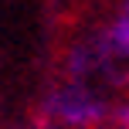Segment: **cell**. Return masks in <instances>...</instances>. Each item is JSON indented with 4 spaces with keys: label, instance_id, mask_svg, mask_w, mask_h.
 <instances>
[{
    "label": "cell",
    "instance_id": "obj_1",
    "mask_svg": "<svg viewBox=\"0 0 129 129\" xmlns=\"http://www.w3.org/2000/svg\"><path fill=\"white\" fill-rule=\"evenodd\" d=\"M51 109L58 112L64 122H92L102 116V105L88 95V92H71V95H58L51 102Z\"/></svg>",
    "mask_w": 129,
    "mask_h": 129
},
{
    "label": "cell",
    "instance_id": "obj_2",
    "mask_svg": "<svg viewBox=\"0 0 129 129\" xmlns=\"http://www.w3.org/2000/svg\"><path fill=\"white\" fill-rule=\"evenodd\" d=\"M105 44H109V51H116V54H129V10L112 20L109 34H105Z\"/></svg>",
    "mask_w": 129,
    "mask_h": 129
}]
</instances>
